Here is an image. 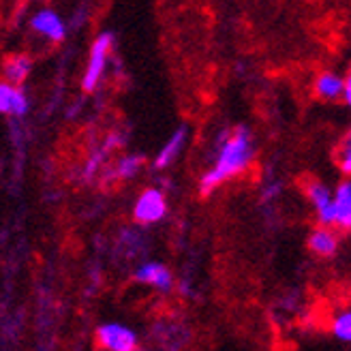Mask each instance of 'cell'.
<instances>
[{"label":"cell","mask_w":351,"mask_h":351,"mask_svg":"<svg viewBox=\"0 0 351 351\" xmlns=\"http://www.w3.org/2000/svg\"><path fill=\"white\" fill-rule=\"evenodd\" d=\"M251 159H253L251 133L244 127H238V129H234V133H230L225 137V142L219 148V156H217L215 167L202 178V193L208 195V193H213L225 180L234 178L236 173L247 169Z\"/></svg>","instance_id":"6da1fadb"},{"label":"cell","mask_w":351,"mask_h":351,"mask_svg":"<svg viewBox=\"0 0 351 351\" xmlns=\"http://www.w3.org/2000/svg\"><path fill=\"white\" fill-rule=\"evenodd\" d=\"M97 341L108 351H137V335L122 324H105L97 330Z\"/></svg>","instance_id":"7a4b0ae2"},{"label":"cell","mask_w":351,"mask_h":351,"mask_svg":"<svg viewBox=\"0 0 351 351\" xmlns=\"http://www.w3.org/2000/svg\"><path fill=\"white\" fill-rule=\"evenodd\" d=\"M110 47H112V34H101V37L93 43L90 49V60H88V69H86V75H84V90H95L103 71H105V62H108V54H110Z\"/></svg>","instance_id":"3957f363"},{"label":"cell","mask_w":351,"mask_h":351,"mask_svg":"<svg viewBox=\"0 0 351 351\" xmlns=\"http://www.w3.org/2000/svg\"><path fill=\"white\" fill-rule=\"evenodd\" d=\"M165 213H167L165 197H163V193L156 191V189L144 191L135 204V219L144 225L161 221L165 217Z\"/></svg>","instance_id":"277c9868"},{"label":"cell","mask_w":351,"mask_h":351,"mask_svg":"<svg viewBox=\"0 0 351 351\" xmlns=\"http://www.w3.org/2000/svg\"><path fill=\"white\" fill-rule=\"evenodd\" d=\"M135 278L139 280V283L152 285L161 291H169L173 287L171 272L163 266V263H156V261H148V263H144V266H139L135 272Z\"/></svg>","instance_id":"5b68a950"},{"label":"cell","mask_w":351,"mask_h":351,"mask_svg":"<svg viewBox=\"0 0 351 351\" xmlns=\"http://www.w3.org/2000/svg\"><path fill=\"white\" fill-rule=\"evenodd\" d=\"M28 112V99L15 84L0 82V114L24 116Z\"/></svg>","instance_id":"8992f818"},{"label":"cell","mask_w":351,"mask_h":351,"mask_svg":"<svg viewBox=\"0 0 351 351\" xmlns=\"http://www.w3.org/2000/svg\"><path fill=\"white\" fill-rule=\"evenodd\" d=\"M308 197L317 208V217L322 225H335V202H332V193L328 191V186L313 182L308 186Z\"/></svg>","instance_id":"52a82bcc"},{"label":"cell","mask_w":351,"mask_h":351,"mask_svg":"<svg viewBox=\"0 0 351 351\" xmlns=\"http://www.w3.org/2000/svg\"><path fill=\"white\" fill-rule=\"evenodd\" d=\"M32 28L45 34L47 39H54V41H60L64 37V24L60 17L54 13V11H39L37 15L32 17Z\"/></svg>","instance_id":"ba28073f"},{"label":"cell","mask_w":351,"mask_h":351,"mask_svg":"<svg viewBox=\"0 0 351 351\" xmlns=\"http://www.w3.org/2000/svg\"><path fill=\"white\" fill-rule=\"evenodd\" d=\"M332 202H335V223L343 230H349L351 227V184L343 182L339 184L337 193L332 195Z\"/></svg>","instance_id":"9c48e42d"},{"label":"cell","mask_w":351,"mask_h":351,"mask_svg":"<svg viewBox=\"0 0 351 351\" xmlns=\"http://www.w3.org/2000/svg\"><path fill=\"white\" fill-rule=\"evenodd\" d=\"M308 247H311V251L313 253H317L319 257H332L337 253V249H339V240H337V236L332 234L328 227L324 225V227H319V230H315L313 234H311V238H308Z\"/></svg>","instance_id":"30bf717a"},{"label":"cell","mask_w":351,"mask_h":351,"mask_svg":"<svg viewBox=\"0 0 351 351\" xmlns=\"http://www.w3.org/2000/svg\"><path fill=\"white\" fill-rule=\"evenodd\" d=\"M184 142H186V127H180L178 131H176V133L169 137V142L163 146V150L159 152V156H156V163H154V165L159 167V169H163V167H167L169 163H173L176 156L180 154Z\"/></svg>","instance_id":"8fae6325"},{"label":"cell","mask_w":351,"mask_h":351,"mask_svg":"<svg viewBox=\"0 0 351 351\" xmlns=\"http://www.w3.org/2000/svg\"><path fill=\"white\" fill-rule=\"evenodd\" d=\"M317 95L322 99H339L343 95V88H345V80L339 77L337 73H324L317 80Z\"/></svg>","instance_id":"7c38bea8"},{"label":"cell","mask_w":351,"mask_h":351,"mask_svg":"<svg viewBox=\"0 0 351 351\" xmlns=\"http://www.w3.org/2000/svg\"><path fill=\"white\" fill-rule=\"evenodd\" d=\"M5 77L9 80V84H20L24 82V77L30 71V60L26 56H13L5 62Z\"/></svg>","instance_id":"4fadbf2b"},{"label":"cell","mask_w":351,"mask_h":351,"mask_svg":"<svg viewBox=\"0 0 351 351\" xmlns=\"http://www.w3.org/2000/svg\"><path fill=\"white\" fill-rule=\"evenodd\" d=\"M332 332H335V337L341 339V341H351V313L345 311L341 315H337L335 324H332Z\"/></svg>","instance_id":"5bb4252c"},{"label":"cell","mask_w":351,"mask_h":351,"mask_svg":"<svg viewBox=\"0 0 351 351\" xmlns=\"http://www.w3.org/2000/svg\"><path fill=\"white\" fill-rule=\"evenodd\" d=\"M139 167H142V156L137 154H131V156H125L120 163H118V176L120 178H131V176H135L139 171Z\"/></svg>","instance_id":"9a60e30c"},{"label":"cell","mask_w":351,"mask_h":351,"mask_svg":"<svg viewBox=\"0 0 351 351\" xmlns=\"http://www.w3.org/2000/svg\"><path fill=\"white\" fill-rule=\"evenodd\" d=\"M341 167H343V171H351V144H349V139L345 142V148H343V152H341Z\"/></svg>","instance_id":"2e32d148"},{"label":"cell","mask_w":351,"mask_h":351,"mask_svg":"<svg viewBox=\"0 0 351 351\" xmlns=\"http://www.w3.org/2000/svg\"><path fill=\"white\" fill-rule=\"evenodd\" d=\"M343 97H345V101H347V103L351 101V82H349V80H345V88H343Z\"/></svg>","instance_id":"e0dca14e"}]
</instances>
